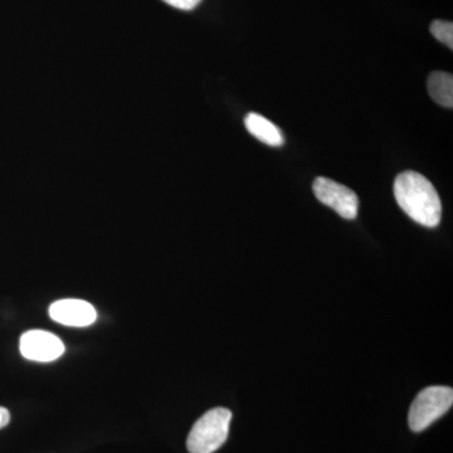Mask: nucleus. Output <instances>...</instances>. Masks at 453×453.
Masks as SVG:
<instances>
[{
    "mask_svg": "<svg viewBox=\"0 0 453 453\" xmlns=\"http://www.w3.org/2000/svg\"><path fill=\"white\" fill-rule=\"evenodd\" d=\"M9 421H11V413L7 408L0 407V429L7 427Z\"/></svg>",
    "mask_w": 453,
    "mask_h": 453,
    "instance_id": "9b49d317",
    "label": "nucleus"
},
{
    "mask_svg": "<svg viewBox=\"0 0 453 453\" xmlns=\"http://www.w3.org/2000/svg\"><path fill=\"white\" fill-rule=\"evenodd\" d=\"M427 88L431 97L441 106L453 107V77L451 73L436 71L429 74Z\"/></svg>",
    "mask_w": 453,
    "mask_h": 453,
    "instance_id": "6e6552de",
    "label": "nucleus"
},
{
    "mask_svg": "<svg viewBox=\"0 0 453 453\" xmlns=\"http://www.w3.org/2000/svg\"><path fill=\"white\" fill-rule=\"evenodd\" d=\"M395 196L399 207L414 222L434 228L440 225L442 205L434 184L419 173L407 170L395 181Z\"/></svg>",
    "mask_w": 453,
    "mask_h": 453,
    "instance_id": "f257e3e1",
    "label": "nucleus"
},
{
    "mask_svg": "<svg viewBox=\"0 0 453 453\" xmlns=\"http://www.w3.org/2000/svg\"><path fill=\"white\" fill-rule=\"evenodd\" d=\"M431 33L437 41L453 49V25L447 20H434L431 25Z\"/></svg>",
    "mask_w": 453,
    "mask_h": 453,
    "instance_id": "1a4fd4ad",
    "label": "nucleus"
},
{
    "mask_svg": "<svg viewBox=\"0 0 453 453\" xmlns=\"http://www.w3.org/2000/svg\"><path fill=\"white\" fill-rule=\"evenodd\" d=\"M453 404V389L446 386H432L423 389L414 399L408 414L413 432H422L449 412Z\"/></svg>",
    "mask_w": 453,
    "mask_h": 453,
    "instance_id": "7ed1b4c3",
    "label": "nucleus"
},
{
    "mask_svg": "<svg viewBox=\"0 0 453 453\" xmlns=\"http://www.w3.org/2000/svg\"><path fill=\"white\" fill-rule=\"evenodd\" d=\"M50 316L56 323L67 326H88L96 321V310L88 301L59 300L50 306Z\"/></svg>",
    "mask_w": 453,
    "mask_h": 453,
    "instance_id": "423d86ee",
    "label": "nucleus"
},
{
    "mask_svg": "<svg viewBox=\"0 0 453 453\" xmlns=\"http://www.w3.org/2000/svg\"><path fill=\"white\" fill-rule=\"evenodd\" d=\"M244 125H246L249 133L264 144L275 146L276 148V146H281L285 142L282 131L273 122L259 115V113H249L244 119Z\"/></svg>",
    "mask_w": 453,
    "mask_h": 453,
    "instance_id": "0eeeda50",
    "label": "nucleus"
},
{
    "mask_svg": "<svg viewBox=\"0 0 453 453\" xmlns=\"http://www.w3.org/2000/svg\"><path fill=\"white\" fill-rule=\"evenodd\" d=\"M170 7L180 9V11H193L201 4L202 0H163Z\"/></svg>",
    "mask_w": 453,
    "mask_h": 453,
    "instance_id": "9d476101",
    "label": "nucleus"
},
{
    "mask_svg": "<svg viewBox=\"0 0 453 453\" xmlns=\"http://www.w3.org/2000/svg\"><path fill=\"white\" fill-rule=\"evenodd\" d=\"M232 412L226 408H214L203 414L193 426L187 440L190 453H214L225 445L229 434Z\"/></svg>",
    "mask_w": 453,
    "mask_h": 453,
    "instance_id": "f03ea898",
    "label": "nucleus"
},
{
    "mask_svg": "<svg viewBox=\"0 0 453 453\" xmlns=\"http://www.w3.org/2000/svg\"><path fill=\"white\" fill-rule=\"evenodd\" d=\"M312 190L318 201L333 208L344 219H357L359 198L350 188L336 183L332 179L316 178Z\"/></svg>",
    "mask_w": 453,
    "mask_h": 453,
    "instance_id": "20e7f679",
    "label": "nucleus"
},
{
    "mask_svg": "<svg viewBox=\"0 0 453 453\" xmlns=\"http://www.w3.org/2000/svg\"><path fill=\"white\" fill-rule=\"evenodd\" d=\"M20 353L33 362L49 363L65 353V345L58 336L43 330H31L20 338Z\"/></svg>",
    "mask_w": 453,
    "mask_h": 453,
    "instance_id": "39448f33",
    "label": "nucleus"
}]
</instances>
